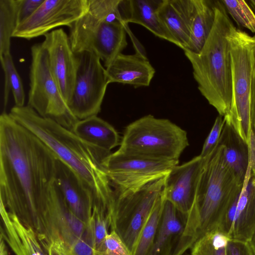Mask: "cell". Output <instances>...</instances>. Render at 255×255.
I'll return each instance as SVG.
<instances>
[{
	"label": "cell",
	"instance_id": "cell-1",
	"mask_svg": "<svg viewBox=\"0 0 255 255\" xmlns=\"http://www.w3.org/2000/svg\"><path fill=\"white\" fill-rule=\"evenodd\" d=\"M57 158L9 113L0 117V204L39 236Z\"/></svg>",
	"mask_w": 255,
	"mask_h": 255
},
{
	"label": "cell",
	"instance_id": "cell-2",
	"mask_svg": "<svg viewBox=\"0 0 255 255\" xmlns=\"http://www.w3.org/2000/svg\"><path fill=\"white\" fill-rule=\"evenodd\" d=\"M9 114L76 174L91 193L94 207L107 211L111 210L115 201V193L103 165V161L111 152L86 143L71 130L42 117L28 105L14 106Z\"/></svg>",
	"mask_w": 255,
	"mask_h": 255
},
{
	"label": "cell",
	"instance_id": "cell-3",
	"mask_svg": "<svg viewBox=\"0 0 255 255\" xmlns=\"http://www.w3.org/2000/svg\"><path fill=\"white\" fill-rule=\"evenodd\" d=\"M219 142L205 158L194 203L173 255H183L207 234L218 228L228 208L242 191L239 182L224 158Z\"/></svg>",
	"mask_w": 255,
	"mask_h": 255
},
{
	"label": "cell",
	"instance_id": "cell-4",
	"mask_svg": "<svg viewBox=\"0 0 255 255\" xmlns=\"http://www.w3.org/2000/svg\"><path fill=\"white\" fill-rule=\"evenodd\" d=\"M215 20L212 30L198 53L184 50L201 94L223 118L230 111L232 76L228 36L234 25L221 0H214Z\"/></svg>",
	"mask_w": 255,
	"mask_h": 255
},
{
	"label": "cell",
	"instance_id": "cell-5",
	"mask_svg": "<svg viewBox=\"0 0 255 255\" xmlns=\"http://www.w3.org/2000/svg\"><path fill=\"white\" fill-rule=\"evenodd\" d=\"M232 76V98L226 123L249 145L252 127L251 96L255 68V36L232 28L228 36Z\"/></svg>",
	"mask_w": 255,
	"mask_h": 255
},
{
	"label": "cell",
	"instance_id": "cell-6",
	"mask_svg": "<svg viewBox=\"0 0 255 255\" xmlns=\"http://www.w3.org/2000/svg\"><path fill=\"white\" fill-rule=\"evenodd\" d=\"M188 145L185 130L168 119L148 115L125 128L118 150L156 159L179 160Z\"/></svg>",
	"mask_w": 255,
	"mask_h": 255
},
{
	"label": "cell",
	"instance_id": "cell-7",
	"mask_svg": "<svg viewBox=\"0 0 255 255\" xmlns=\"http://www.w3.org/2000/svg\"><path fill=\"white\" fill-rule=\"evenodd\" d=\"M27 105L42 117L72 130L79 121L70 112L51 73L47 52L41 43L30 48Z\"/></svg>",
	"mask_w": 255,
	"mask_h": 255
},
{
	"label": "cell",
	"instance_id": "cell-8",
	"mask_svg": "<svg viewBox=\"0 0 255 255\" xmlns=\"http://www.w3.org/2000/svg\"><path fill=\"white\" fill-rule=\"evenodd\" d=\"M179 160H166L117 150L103 165L116 194L133 192L167 175Z\"/></svg>",
	"mask_w": 255,
	"mask_h": 255
},
{
	"label": "cell",
	"instance_id": "cell-9",
	"mask_svg": "<svg viewBox=\"0 0 255 255\" xmlns=\"http://www.w3.org/2000/svg\"><path fill=\"white\" fill-rule=\"evenodd\" d=\"M166 177L136 191L125 194H115L111 230L118 233L132 255L140 233L162 193Z\"/></svg>",
	"mask_w": 255,
	"mask_h": 255
},
{
	"label": "cell",
	"instance_id": "cell-10",
	"mask_svg": "<svg viewBox=\"0 0 255 255\" xmlns=\"http://www.w3.org/2000/svg\"><path fill=\"white\" fill-rule=\"evenodd\" d=\"M127 26L119 22L100 20L87 12L69 28L73 52L96 54L107 67L127 47Z\"/></svg>",
	"mask_w": 255,
	"mask_h": 255
},
{
	"label": "cell",
	"instance_id": "cell-11",
	"mask_svg": "<svg viewBox=\"0 0 255 255\" xmlns=\"http://www.w3.org/2000/svg\"><path fill=\"white\" fill-rule=\"evenodd\" d=\"M79 66L69 109L78 120L97 116L109 84L106 70L95 53L77 54Z\"/></svg>",
	"mask_w": 255,
	"mask_h": 255
},
{
	"label": "cell",
	"instance_id": "cell-12",
	"mask_svg": "<svg viewBox=\"0 0 255 255\" xmlns=\"http://www.w3.org/2000/svg\"><path fill=\"white\" fill-rule=\"evenodd\" d=\"M87 10V0H44L31 16L17 25L12 37L30 40L60 26L70 28Z\"/></svg>",
	"mask_w": 255,
	"mask_h": 255
},
{
	"label": "cell",
	"instance_id": "cell-13",
	"mask_svg": "<svg viewBox=\"0 0 255 255\" xmlns=\"http://www.w3.org/2000/svg\"><path fill=\"white\" fill-rule=\"evenodd\" d=\"M41 42L46 49L51 73L67 106L74 90L79 57L72 49L69 35L62 28L44 36Z\"/></svg>",
	"mask_w": 255,
	"mask_h": 255
},
{
	"label": "cell",
	"instance_id": "cell-14",
	"mask_svg": "<svg viewBox=\"0 0 255 255\" xmlns=\"http://www.w3.org/2000/svg\"><path fill=\"white\" fill-rule=\"evenodd\" d=\"M205 160L199 155L175 165L166 175L162 190L165 199L186 217L194 203Z\"/></svg>",
	"mask_w": 255,
	"mask_h": 255
},
{
	"label": "cell",
	"instance_id": "cell-15",
	"mask_svg": "<svg viewBox=\"0 0 255 255\" xmlns=\"http://www.w3.org/2000/svg\"><path fill=\"white\" fill-rule=\"evenodd\" d=\"M109 82L129 85L135 88L147 87L155 70L144 54L121 53L105 68Z\"/></svg>",
	"mask_w": 255,
	"mask_h": 255
},
{
	"label": "cell",
	"instance_id": "cell-16",
	"mask_svg": "<svg viewBox=\"0 0 255 255\" xmlns=\"http://www.w3.org/2000/svg\"><path fill=\"white\" fill-rule=\"evenodd\" d=\"M196 0H162L157 13L162 23L183 50L189 42Z\"/></svg>",
	"mask_w": 255,
	"mask_h": 255
},
{
	"label": "cell",
	"instance_id": "cell-17",
	"mask_svg": "<svg viewBox=\"0 0 255 255\" xmlns=\"http://www.w3.org/2000/svg\"><path fill=\"white\" fill-rule=\"evenodd\" d=\"M55 182L71 211L86 223L93 210L92 196L76 174L57 159Z\"/></svg>",
	"mask_w": 255,
	"mask_h": 255
},
{
	"label": "cell",
	"instance_id": "cell-18",
	"mask_svg": "<svg viewBox=\"0 0 255 255\" xmlns=\"http://www.w3.org/2000/svg\"><path fill=\"white\" fill-rule=\"evenodd\" d=\"M0 212L3 225L0 237L15 255H48L33 229L22 223L0 204Z\"/></svg>",
	"mask_w": 255,
	"mask_h": 255
},
{
	"label": "cell",
	"instance_id": "cell-19",
	"mask_svg": "<svg viewBox=\"0 0 255 255\" xmlns=\"http://www.w3.org/2000/svg\"><path fill=\"white\" fill-rule=\"evenodd\" d=\"M255 234V174L249 164L239 196L230 235L231 239L250 242Z\"/></svg>",
	"mask_w": 255,
	"mask_h": 255
},
{
	"label": "cell",
	"instance_id": "cell-20",
	"mask_svg": "<svg viewBox=\"0 0 255 255\" xmlns=\"http://www.w3.org/2000/svg\"><path fill=\"white\" fill-rule=\"evenodd\" d=\"M186 217L165 202L161 221L149 255H173L184 230Z\"/></svg>",
	"mask_w": 255,
	"mask_h": 255
},
{
	"label": "cell",
	"instance_id": "cell-21",
	"mask_svg": "<svg viewBox=\"0 0 255 255\" xmlns=\"http://www.w3.org/2000/svg\"><path fill=\"white\" fill-rule=\"evenodd\" d=\"M71 130L86 143L108 152L120 144L115 128L97 116L79 120Z\"/></svg>",
	"mask_w": 255,
	"mask_h": 255
},
{
	"label": "cell",
	"instance_id": "cell-22",
	"mask_svg": "<svg viewBox=\"0 0 255 255\" xmlns=\"http://www.w3.org/2000/svg\"><path fill=\"white\" fill-rule=\"evenodd\" d=\"M161 0H128L126 22L141 25L155 36L175 44L174 40L158 15Z\"/></svg>",
	"mask_w": 255,
	"mask_h": 255
},
{
	"label": "cell",
	"instance_id": "cell-23",
	"mask_svg": "<svg viewBox=\"0 0 255 255\" xmlns=\"http://www.w3.org/2000/svg\"><path fill=\"white\" fill-rule=\"evenodd\" d=\"M219 142L225 147L226 163L241 183H244L250 164L248 145L231 126L225 123Z\"/></svg>",
	"mask_w": 255,
	"mask_h": 255
},
{
	"label": "cell",
	"instance_id": "cell-24",
	"mask_svg": "<svg viewBox=\"0 0 255 255\" xmlns=\"http://www.w3.org/2000/svg\"><path fill=\"white\" fill-rule=\"evenodd\" d=\"M215 15L214 0H196L189 41L183 51L196 53L201 50L212 30Z\"/></svg>",
	"mask_w": 255,
	"mask_h": 255
},
{
	"label": "cell",
	"instance_id": "cell-25",
	"mask_svg": "<svg viewBox=\"0 0 255 255\" xmlns=\"http://www.w3.org/2000/svg\"><path fill=\"white\" fill-rule=\"evenodd\" d=\"M18 0H0V58L10 53V40L18 25Z\"/></svg>",
	"mask_w": 255,
	"mask_h": 255
},
{
	"label": "cell",
	"instance_id": "cell-26",
	"mask_svg": "<svg viewBox=\"0 0 255 255\" xmlns=\"http://www.w3.org/2000/svg\"><path fill=\"white\" fill-rule=\"evenodd\" d=\"M165 202L162 192L140 233L133 255H149L161 221Z\"/></svg>",
	"mask_w": 255,
	"mask_h": 255
},
{
	"label": "cell",
	"instance_id": "cell-27",
	"mask_svg": "<svg viewBox=\"0 0 255 255\" xmlns=\"http://www.w3.org/2000/svg\"><path fill=\"white\" fill-rule=\"evenodd\" d=\"M2 69L4 74V104L6 106L9 92H12L15 106H25V93L20 76L15 67L10 53L0 58Z\"/></svg>",
	"mask_w": 255,
	"mask_h": 255
},
{
	"label": "cell",
	"instance_id": "cell-28",
	"mask_svg": "<svg viewBox=\"0 0 255 255\" xmlns=\"http://www.w3.org/2000/svg\"><path fill=\"white\" fill-rule=\"evenodd\" d=\"M230 237L216 229L199 240L191 249V255H228Z\"/></svg>",
	"mask_w": 255,
	"mask_h": 255
},
{
	"label": "cell",
	"instance_id": "cell-29",
	"mask_svg": "<svg viewBox=\"0 0 255 255\" xmlns=\"http://www.w3.org/2000/svg\"><path fill=\"white\" fill-rule=\"evenodd\" d=\"M111 218L105 211L94 207L92 214L86 222V236L93 250L97 249L109 233Z\"/></svg>",
	"mask_w": 255,
	"mask_h": 255
},
{
	"label": "cell",
	"instance_id": "cell-30",
	"mask_svg": "<svg viewBox=\"0 0 255 255\" xmlns=\"http://www.w3.org/2000/svg\"><path fill=\"white\" fill-rule=\"evenodd\" d=\"M87 0V12L90 15L102 21L119 22L124 24L119 10L121 0Z\"/></svg>",
	"mask_w": 255,
	"mask_h": 255
},
{
	"label": "cell",
	"instance_id": "cell-31",
	"mask_svg": "<svg viewBox=\"0 0 255 255\" xmlns=\"http://www.w3.org/2000/svg\"><path fill=\"white\" fill-rule=\"evenodd\" d=\"M237 24L255 33V13L245 0H221Z\"/></svg>",
	"mask_w": 255,
	"mask_h": 255
},
{
	"label": "cell",
	"instance_id": "cell-32",
	"mask_svg": "<svg viewBox=\"0 0 255 255\" xmlns=\"http://www.w3.org/2000/svg\"><path fill=\"white\" fill-rule=\"evenodd\" d=\"M93 255H132L115 230H111L101 244L93 250Z\"/></svg>",
	"mask_w": 255,
	"mask_h": 255
},
{
	"label": "cell",
	"instance_id": "cell-33",
	"mask_svg": "<svg viewBox=\"0 0 255 255\" xmlns=\"http://www.w3.org/2000/svg\"><path fill=\"white\" fill-rule=\"evenodd\" d=\"M226 121L223 117L218 116L212 128L205 140L200 156L206 158L214 149L219 143Z\"/></svg>",
	"mask_w": 255,
	"mask_h": 255
},
{
	"label": "cell",
	"instance_id": "cell-34",
	"mask_svg": "<svg viewBox=\"0 0 255 255\" xmlns=\"http://www.w3.org/2000/svg\"><path fill=\"white\" fill-rule=\"evenodd\" d=\"M44 0H18V24L31 16Z\"/></svg>",
	"mask_w": 255,
	"mask_h": 255
},
{
	"label": "cell",
	"instance_id": "cell-35",
	"mask_svg": "<svg viewBox=\"0 0 255 255\" xmlns=\"http://www.w3.org/2000/svg\"><path fill=\"white\" fill-rule=\"evenodd\" d=\"M228 255H254L249 242L230 239L227 248Z\"/></svg>",
	"mask_w": 255,
	"mask_h": 255
},
{
	"label": "cell",
	"instance_id": "cell-36",
	"mask_svg": "<svg viewBox=\"0 0 255 255\" xmlns=\"http://www.w3.org/2000/svg\"><path fill=\"white\" fill-rule=\"evenodd\" d=\"M251 120L252 127L255 131V68L253 75L252 88Z\"/></svg>",
	"mask_w": 255,
	"mask_h": 255
},
{
	"label": "cell",
	"instance_id": "cell-37",
	"mask_svg": "<svg viewBox=\"0 0 255 255\" xmlns=\"http://www.w3.org/2000/svg\"><path fill=\"white\" fill-rule=\"evenodd\" d=\"M253 250L254 255H255V234L249 242Z\"/></svg>",
	"mask_w": 255,
	"mask_h": 255
},
{
	"label": "cell",
	"instance_id": "cell-38",
	"mask_svg": "<svg viewBox=\"0 0 255 255\" xmlns=\"http://www.w3.org/2000/svg\"><path fill=\"white\" fill-rule=\"evenodd\" d=\"M249 2L250 3V4L252 7L254 8L255 10V0H251L249 1Z\"/></svg>",
	"mask_w": 255,
	"mask_h": 255
},
{
	"label": "cell",
	"instance_id": "cell-39",
	"mask_svg": "<svg viewBox=\"0 0 255 255\" xmlns=\"http://www.w3.org/2000/svg\"><path fill=\"white\" fill-rule=\"evenodd\" d=\"M183 255H191V253H188V252H186L184 254H183Z\"/></svg>",
	"mask_w": 255,
	"mask_h": 255
}]
</instances>
